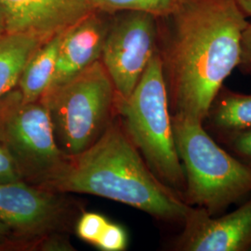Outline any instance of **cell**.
I'll use <instances>...</instances> for the list:
<instances>
[{
  "mask_svg": "<svg viewBox=\"0 0 251 251\" xmlns=\"http://www.w3.org/2000/svg\"><path fill=\"white\" fill-rule=\"evenodd\" d=\"M170 16L171 39L158 52L171 116L204 123L225 79L238 66L247 16L234 0H179Z\"/></svg>",
  "mask_w": 251,
  "mask_h": 251,
  "instance_id": "cell-1",
  "label": "cell"
},
{
  "mask_svg": "<svg viewBox=\"0 0 251 251\" xmlns=\"http://www.w3.org/2000/svg\"><path fill=\"white\" fill-rule=\"evenodd\" d=\"M40 187L108 198L172 223H183L192 207L152 173L124 126L114 120L96 143L67 157Z\"/></svg>",
  "mask_w": 251,
  "mask_h": 251,
  "instance_id": "cell-2",
  "label": "cell"
},
{
  "mask_svg": "<svg viewBox=\"0 0 251 251\" xmlns=\"http://www.w3.org/2000/svg\"><path fill=\"white\" fill-rule=\"evenodd\" d=\"M116 109L131 142L152 173L183 198L185 174L175 144L169 95L158 50L133 92Z\"/></svg>",
  "mask_w": 251,
  "mask_h": 251,
  "instance_id": "cell-3",
  "label": "cell"
},
{
  "mask_svg": "<svg viewBox=\"0 0 251 251\" xmlns=\"http://www.w3.org/2000/svg\"><path fill=\"white\" fill-rule=\"evenodd\" d=\"M172 126L188 205L216 216L251 194V167L217 144L204 123L172 116Z\"/></svg>",
  "mask_w": 251,
  "mask_h": 251,
  "instance_id": "cell-4",
  "label": "cell"
},
{
  "mask_svg": "<svg viewBox=\"0 0 251 251\" xmlns=\"http://www.w3.org/2000/svg\"><path fill=\"white\" fill-rule=\"evenodd\" d=\"M40 100L48 108L56 144L71 157L90 148L106 130L113 121L117 92L99 60Z\"/></svg>",
  "mask_w": 251,
  "mask_h": 251,
  "instance_id": "cell-5",
  "label": "cell"
},
{
  "mask_svg": "<svg viewBox=\"0 0 251 251\" xmlns=\"http://www.w3.org/2000/svg\"><path fill=\"white\" fill-rule=\"evenodd\" d=\"M0 141L31 184L42 186L67 157L56 144L48 108L42 100L23 102L18 90L0 101Z\"/></svg>",
  "mask_w": 251,
  "mask_h": 251,
  "instance_id": "cell-6",
  "label": "cell"
},
{
  "mask_svg": "<svg viewBox=\"0 0 251 251\" xmlns=\"http://www.w3.org/2000/svg\"><path fill=\"white\" fill-rule=\"evenodd\" d=\"M126 12L108 30L100 57L118 100L130 96L157 50L156 17L146 12Z\"/></svg>",
  "mask_w": 251,
  "mask_h": 251,
  "instance_id": "cell-7",
  "label": "cell"
},
{
  "mask_svg": "<svg viewBox=\"0 0 251 251\" xmlns=\"http://www.w3.org/2000/svg\"><path fill=\"white\" fill-rule=\"evenodd\" d=\"M61 195L25 180L0 183V221L25 236L56 233L64 229L70 214Z\"/></svg>",
  "mask_w": 251,
  "mask_h": 251,
  "instance_id": "cell-8",
  "label": "cell"
},
{
  "mask_svg": "<svg viewBox=\"0 0 251 251\" xmlns=\"http://www.w3.org/2000/svg\"><path fill=\"white\" fill-rule=\"evenodd\" d=\"M176 244L184 251H244L251 248V198L221 217L192 206Z\"/></svg>",
  "mask_w": 251,
  "mask_h": 251,
  "instance_id": "cell-9",
  "label": "cell"
},
{
  "mask_svg": "<svg viewBox=\"0 0 251 251\" xmlns=\"http://www.w3.org/2000/svg\"><path fill=\"white\" fill-rule=\"evenodd\" d=\"M92 11L88 0H0L4 33L33 34L49 39Z\"/></svg>",
  "mask_w": 251,
  "mask_h": 251,
  "instance_id": "cell-10",
  "label": "cell"
},
{
  "mask_svg": "<svg viewBox=\"0 0 251 251\" xmlns=\"http://www.w3.org/2000/svg\"><path fill=\"white\" fill-rule=\"evenodd\" d=\"M107 31L100 20L91 13L65 30L48 90L62 85L99 61Z\"/></svg>",
  "mask_w": 251,
  "mask_h": 251,
  "instance_id": "cell-11",
  "label": "cell"
},
{
  "mask_svg": "<svg viewBox=\"0 0 251 251\" xmlns=\"http://www.w3.org/2000/svg\"><path fill=\"white\" fill-rule=\"evenodd\" d=\"M64 32L46 40L28 60L17 84L23 102H33L41 99L49 89Z\"/></svg>",
  "mask_w": 251,
  "mask_h": 251,
  "instance_id": "cell-12",
  "label": "cell"
},
{
  "mask_svg": "<svg viewBox=\"0 0 251 251\" xmlns=\"http://www.w3.org/2000/svg\"><path fill=\"white\" fill-rule=\"evenodd\" d=\"M46 40L33 34L0 35V101L17 87L28 60Z\"/></svg>",
  "mask_w": 251,
  "mask_h": 251,
  "instance_id": "cell-13",
  "label": "cell"
},
{
  "mask_svg": "<svg viewBox=\"0 0 251 251\" xmlns=\"http://www.w3.org/2000/svg\"><path fill=\"white\" fill-rule=\"evenodd\" d=\"M205 121L225 136L251 129V94L236 93L223 87Z\"/></svg>",
  "mask_w": 251,
  "mask_h": 251,
  "instance_id": "cell-14",
  "label": "cell"
},
{
  "mask_svg": "<svg viewBox=\"0 0 251 251\" xmlns=\"http://www.w3.org/2000/svg\"><path fill=\"white\" fill-rule=\"evenodd\" d=\"M93 9L105 11H139L155 17H167L177 7L179 0H88Z\"/></svg>",
  "mask_w": 251,
  "mask_h": 251,
  "instance_id": "cell-15",
  "label": "cell"
},
{
  "mask_svg": "<svg viewBox=\"0 0 251 251\" xmlns=\"http://www.w3.org/2000/svg\"><path fill=\"white\" fill-rule=\"evenodd\" d=\"M108 223L107 219L101 214L86 212L77 221L75 232L80 239L94 245Z\"/></svg>",
  "mask_w": 251,
  "mask_h": 251,
  "instance_id": "cell-16",
  "label": "cell"
},
{
  "mask_svg": "<svg viewBox=\"0 0 251 251\" xmlns=\"http://www.w3.org/2000/svg\"><path fill=\"white\" fill-rule=\"evenodd\" d=\"M102 251H123L127 246V234L121 225L108 223L94 244Z\"/></svg>",
  "mask_w": 251,
  "mask_h": 251,
  "instance_id": "cell-17",
  "label": "cell"
},
{
  "mask_svg": "<svg viewBox=\"0 0 251 251\" xmlns=\"http://www.w3.org/2000/svg\"><path fill=\"white\" fill-rule=\"evenodd\" d=\"M226 137L233 154L251 167V129L226 135Z\"/></svg>",
  "mask_w": 251,
  "mask_h": 251,
  "instance_id": "cell-18",
  "label": "cell"
},
{
  "mask_svg": "<svg viewBox=\"0 0 251 251\" xmlns=\"http://www.w3.org/2000/svg\"><path fill=\"white\" fill-rule=\"evenodd\" d=\"M25 180L11 154L0 141V183Z\"/></svg>",
  "mask_w": 251,
  "mask_h": 251,
  "instance_id": "cell-19",
  "label": "cell"
},
{
  "mask_svg": "<svg viewBox=\"0 0 251 251\" xmlns=\"http://www.w3.org/2000/svg\"><path fill=\"white\" fill-rule=\"evenodd\" d=\"M243 72L251 75V21H248L240 37L239 63L238 66Z\"/></svg>",
  "mask_w": 251,
  "mask_h": 251,
  "instance_id": "cell-20",
  "label": "cell"
},
{
  "mask_svg": "<svg viewBox=\"0 0 251 251\" xmlns=\"http://www.w3.org/2000/svg\"><path fill=\"white\" fill-rule=\"evenodd\" d=\"M246 16H251V0H234Z\"/></svg>",
  "mask_w": 251,
  "mask_h": 251,
  "instance_id": "cell-21",
  "label": "cell"
},
{
  "mask_svg": "<svg viewBox=\"0 0 251 251\" xmlns=\"http://www.w3.org/2000/svg\"><path fill=\"white\" fill-rule=\"evenodd\" d=\"M10 232H11V230L9 229V227L0 221V240L4 239Z\"/></svg>",
  "mask_w": 251,
  "mask_h": 251,
  "instance_id": "cell-22",
  "label": "cell"
},
{
  "mask_svg": "<svg viewBox=\"0 0 251 251\" xmlns=\"http://www.w3.org/2000/svg\"><path fill=\"white\" fill-rule=\"evenodd\" d=\"M2 34H4V32H3V28L1 25V23H0V35H2Z\"/></svg>",
  "mask_w": 251,
  "mask_h": 251,
  "instance_id": "cell-23",
  "label": "cell"
}]
</instances>
